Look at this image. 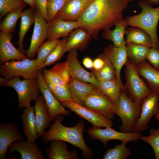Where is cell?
<instances>
[{
	"label": "cell",
	"mask_w": 159,
	"mask_h": 159,
	"mask_svg": "<svg viewBox=\"0 0 159 159\" xmlns=\"http://www.w3.org/2000/svg\"><path fill=\"white\" fill-rule=\"evenodd\" d=\"M128 0H91L77 20L95 40L99 32L110 29L123 19V13Z\"/></svg>",
	"instance_id": "cell-1"
},
{
	"label": "cell",
	"mask_w": 159,
	"mask_h": 159,
	"mask_svg": "<svg viewBox=\"0 0 159 159\" xmlns=\"http://www.w3.org/2000/svg\"><path fill=\"white\" fill-rule=\"evenodd\" d=\"M64 118L62 115L56 117L49 130L41 137L43 142L47 144L54 140L65 141L80 149L84 158H91L93 152L88 147L83 138V132L85 127L83 121L81 120L74 126L68 127L62 124Z\"/></svg>",
	"instance_id": "cell-2"
},
{
	"label": "cell",
	"mask_w": 159,
	"mask_h": 159,
	"mask_svg": "<svg viewBox=\"0 0 159 159\" xmlns=\"http://www.w3.org/2000/svg\"><path fill=\"white\" fill-rule=\"evenodd\" d=\"M151 2L141 0L139 2L138 6L142 11L139 14L126 17L125 19L129 26L140 28L146 32L150 36L152 47L159 49V41L157 28L159 21V6L153 8Z\"/></svg>",
	"instance_id": "cell-3"
},
{
	"label": "cell",
	"mask_w": 159,
	"mask_h": 159,
	"mask_svg": "<svg viewBox=\"0 0 159 159\" xmlns=\"http://www.w3.org/2000/svg\"><path fill=\"white\" fill-rule=\"evenodd\" d=\"M0 85L3 87H12L16 91L20 109L31 106V102L34 101L41 93L37 78L21 80L19 77L9 79L0 77Z\"/></svg>",
	"instance_id": "cell-4"
},
{
	"label": "cell",
	"mask_w": 159,
	"mask_h": 159,
	"mask_svg": "<svg viewBox=\"0 0 159 159\" xmlns=\"http://www.w3.org/2000/svg\"><path fill=\"white\" fill-rule=\"evenodd\" d=\"M141 110L140 105L132 102L127 96L125 88H122L119 99L112 108L114 114L121 120V124L119 127L121 132L128 133L134 132Z\"/></svg>",
	"instance_id": "cell-5"
},
{
	"label": "cell",
	"mask_w": 159,
	"mask_h": 159,
	"mask_svg": "<svg viewBox=\"0 0 159 159\" xmlns=\"http://www.w3.org/2000/svg\"><path fill=\"white\" fill-rule=\"evenodd\" d=\"M125 66L126 82L124 86L127 95L132 102L140 105L143 100L153 92L140 77L136 65L128 59Z\"/></svg>",
	"instance_id": "cell-6"
},
{
	"label": "cell",
	"mask_w": 159,
	"mask_h": 159,
	"mask_svg": "<svg viewBox=\"0 0 159 159\" xmlns=\"http://www.w3.org/2000/svg\"><path fill=\"white\" fill-rule=\"evenodd\" d=\"M38 70L36 59L27 57L21 60L8 61L0 65L1 76L7 79L20 76L26 79L37 78Z\"/></svg>",
	"instance_id": "cell-7"
},
{
	"label": "cell",
	"mask_w": 159,
	"mask_h": 159,
	"mask_svg": "<svg viewBox=\"0 0 159 159\" xmlns=\"http://www.w3.org/2000/svg\"><path fill=\"white\" fill-rule=\"evenodd\" d=\"M87 132L90 140H98L105 147H107L108 142L110 140H118L127 143L136 142L142 136L140 132L125 133L117 131L111 127L102 129L93 126L89 128Z\"/></svg>",
	"instance_id": "cell-8"
},
{
	"label": "cell",
	"mask_w": 159,
	"mask_h": 159,
	"mask_svg": "<svg viewBox=\"0 0 159 159\" xmlns=\"http://www.w3.org/2000/svg\"><path fill=\"white\" fill-rule=\"evenodd\" d=\"M63 107L69 109L79 117L90 122L93 127H111L113 122L103 115L95 112L72 100L60 102Z\"/></svg>",
	"instance_id": "cell-9"
},
{
	"label": "cell",
	"mask_w": 159,
	"mask_h": 159,
	"mask_svg": "<svg viewBox=\"0 0 159 159\" xmlns=\"http://www.w3.org/2000/svg\"><path fill=\"white\" fill-rule=\"evenodd\" d=\"M84 105L112 119L114 116L112 108L114 103L98 87H96L84 98Z\"/></svg>",
	"instance_id": "cell-10"
},
{
	"label": "cell",
	"mask_w": 159,
	"mask_h": 159,
	"mask_svg": "<svg viewBox=\"0 0 159 159\" xmlns=\"http://www.w3.org/2000/svg\"><path fill=\"white\" fill-rule=\"evenodd\" d=\"M141 112L135 124L134 132L145 131L151 119L159 112V94L153 93L145 98L140 105Z\"/></svg>",
	"instance_id": "cell-11"
},
{
	"label": "cell",
	"mask_w": 159,
	"mask_h": 159,
	"mask_svg": "<svg viewBox=\"0 0 159 159\" xmlns=\"http://www.w3.org/2000/svg\"><path fill=\"white\" fill-rule=\"evenodd\" d=\"M35 21L33 32L29 47L26 51L27 57L34 59L39 47L47 38L48 23L37 9L34 12Z\"/></svg>",
	"instance_id": "cell-12"
},
{
	"label": "cell",
	"mask_w": 159,
	"mask_h": 159,
	"mask_svg": "<svg viewBox=\"0 0 159 159\" xmlns=\"http://www.w3.org/2000/svg\"><path fill=\"white\" fill-rule=\"evenodd\" d=\"M41 70H38L37 79L41 93L44 97L47 107L50 120L54 121L56 117L60 115H69L70 112L64 108L49 89Z\"/></svg>",
	"instance_id": "cell-13"
},
{
	"label": "cell",
	"mask_w": 159,
	"mask_h": 159,
	"mask_svg": "<svg viewBox=\"0 0 159 159\" xmlns=\"http://www.w3.org/2000/svg\"><path fill=\"white\" fill-rule=\"evenodd\" d=\"M42 74L47 84L68 87L74 78L66 61L56 63L50 69H44Z\"/></svg>",
	"instance_id": "cell-14"
},
{
	"label": "cell",
	"mask_w": 159,
	"mask_h": 159,
	"mask_svg": "<svg viewBox=\"0 0 159 159\" xmlns=\"http://www.w3.org/2000/svg\"><path fill=\"white\" fill-rule=\"evenodd\" d=\"M24 138L16 124L13 122L0 124V159H4L8 150L13 142Z\"/></svg>",
	"instance_id": "cell-15"
},
{
	"label": "cell",
	"mask_w": 159,
	"mask_h": 159,
	"mask_svg": "<svg viewBox=\"0 0 159 159\" xmlns=\"http://www.w3.org/2000/svg\"><path fill=\"white\" fill-rule=\"evenodd\" d=\"M66 61L74 77L82 82L93 84L99 88V82L95 75L91 72L86 70L81 65L78 59L77 49L69 52Z\"/></svg>",
	"instance_id": "cell-16"
},
{
	"label": "cell",
	"mask_w": 159,
	"mask_h": 159,
	"mask_svg": "<svg viewBox=\"0 0 159 159\" xmlns=\"http://www.w3.org/2000/svg\"><path fill=\"white\" fill-rule=\"evenodd\" d=\"M48 23L47 40L67 37L73 30L80 27L77 21H67L55 17Z\"/></svg>",
	"instance_id": "cell-17"
},
{
	"label": "cell",
	"mask_w": 159,
	"mask_h": 159,
	"mask_svg": "<svg viewBox=\"0 0 159 159\" xmlns=\"http://www.w3.org/2000/svg\"><path fill=\"white\" fill-rule=\"evenodd\" d=\"M11 33L0 32V64L13 60H21L27 57L16 49L11 43Z\"/></svg>",
	"instance_id": "cell-18"
},
{
	"label": "cell",
	"mask_w": 159,
	"mask_h": 159,
	"mask_svg": "<svg viewBox=\"0 0 159 159\" xmlns=\"http://www.w3.org/2000/svg\"><path fill=\"white\" fill-rule=\"evenodd\" d=\"M126 44L119 47L110 44L105 48L103 52L115 69L117 80L123 87L124 86L121 79L120 73L122 68L125 65L128 59Z\"/></svg>",
	"instance_id": "cell-19"
},
{
	"label": "cell",
	"mask_w": 159,
	"mask_h": 159,
	"mask_svg": "<svg viewBox=\"0 0 159 159\" xmlns=\"http://www.w3.org/2000/svg\"><path fill=\"white\" fill-rule=\"evenodd\" d=\"M91 0H67L55 17L67 21H77Z\"/></svg>",
	"instance_id": "cell-20"
},
{
	"label": "cell",
	"mask_w": 159,
	"mask_h": 159,
	"mask_svg": "<svg viewBox=\"0 0 159 159\" xmlns=\"http://www.w3.org/2000/svg\"><path fill=\"white\" fill-rule=\"evenodd\" d=\"M8 150L10 153L18 152L21 155L20 159H45L42 152L35 142L25 140H17L11 144Z\"/></svg>",
	"instance_id": "cell-21"
},
{
	"label": "cell",
	"mask_w": 159,
	"mask_h": 159,
	"mask_svg": "<svg viewBox=\"0 0 159 159\" xmlns=\"http://www.w3.org/2000/svg\"><path fill=\"white\" fill-rule=\"evenodd\" d=\"M37 133L41 137L51 125L49 113L43 96L39 95L34 101V106Z\"/></svg>",
	"instance_id": "cell-22"
},
{
	"label": "cell",
	"mask_w": 159,
	"mask_h": 159,
	"mask_svg": "<svg viewBox=\"0 0 159 159\" xmlns=\"http://www.w3.org/2000/svg\"><path fill=\"white\" fill-rule=\"evenodd\" d=\"M67 142L54 140L50 141V147L45 152L48 159H79L78 152L75 150H69Z\"/></svg>",
	"instance_id": "cell-23"
},
{
	"label": "cell",
	"mask_w": 159,
	"mask_h": 159,
	"mask_svg": "<svg viewBox=\"0 0 159 159\" xmlns=\"http://www.w3.org/2000/svg\"><path fill=\"white\" fill-rule=\"evenodd\" d=\"M22 130L26 140L35 142L39 137L37 130V124L34 106L25 108L21 114Z\"/></svg>",
	"instance_id": "cell-24"
},
{
	"label": "cell",
	"mask_w": 159,
	"mask_h": 159,
	"mask_svg": "<svg viewBox=\"0 0 159 159\" xmlns=\"http://www.w3.org/2000/svg\"><path fill=\"white\" fill-rule=\"evenodd\" d=\"M136 66L139 75L145 80L152 92L159 94V70L146 60Z\"/></svg>",
	"instance_id": "cell-25"
},
{
	"label": "cell",
	"mask_w": 159,
	"mask_h": 159,
	"mask_svg": "<svg viewBox=\"0 0 159 159\" xmlns=\"http://www.w3.org/2000/svg\"><path fill=\"white\" fill-rule=\"evenodd\" d=\"M92 38L90 33L83 27H80L74 30L67 38L66 52L74 49L84 50Z\"/></svg>",
	"instance_id": "cell-26"
},
{
	"label": "cell",
	"mask_w": 159,
	"mask_h": 159,
	"mask_svg": "<svg viewBox=\"0 0 159 159\" xmlns=\"http://www.w3.org/2000/svg\"><path fill=\"white\" fill-rule=\"evenodd\" d=\"M96 87L93 84L82 82L74 77L69 86L72 100L83 105L84 98Z\"/></svg>",
	"instance_id": "cell-27"
},
{
	"label": "cell",
	"mask_w": 159,
	"mask_h": 159,
	"mask_svg": "<svg viewBox=\"0 0 159 159\" xmlns=\"http://www.w3.org/2000/svg\"><path fill=\"white\" fill-rule=\"evenodd\" d=\"M128 26V22L125 19H123L115 25L113 29H110L104 31L102 33V37L112 41L115 47H120L126 43L124 36Z\"/></svg>",
	"instance_id": "cell-28"
},
{
	"label": "cell",
	"mask_w": 159,
	"mask_h": 159,
	"mask_svg": "<svg viewBox=\"0 0 159 159\" xmlns=\"http://www.w3.org/2000/svg\"><path fill=\"white\" fill-rule=\"evenodd\" d=\"M33 9L31 7L24 10L20 17L21 21L18 32L19 39L17 43L18 45L17 49L24 54L26 53V51L23 45L24 38L30 26L35 21V14Z\"/></svg>",
	"instance_id": "cell-29"
},
{
	"label": "cell",
	"mask_w": 159,
	"mask_h": 159,
	"mask_svg": "<svg viewBox=\"0 0 159 159\" xmlns=\"http://www.w3.org/2000/svg\"><path fill=\"white\" fill-rule=\"evenodd\" d=\"M125 34L126 42L152 47L151 39L149 35L142 29L137 27L127 29Z\"/></svg>",
	"instance_id": "cell-30"
},
{
	"label": "cell",
	"mask_w": 159,
	"mask_h": 159,
	"mask_svg": "<svg viewBox=\"0 0 159 159\" xmlns=\"http://www.w3.org/2000/svg\"><path fill=\"white\" fill-rule=\"evenodd\" d=\"M127 58L136 65L146 60L150 48L147 46L126 42Z\"/></svg>",
	"instance_id": "cell-31"
},
{
	"label": "cell",
	"mask_w": 159,
	"mask_h": 159,
	"mask_svg": "<svg viewBox=\"0 0 159 159\" xmlns=\"http://www.w3.org/2000/svg\"><path fill=\"white\" fill-rule=\"evenodd\" d=\"M99 88L113 102L118 100L122 88H124L117 81L107 80L99 81Z\"/></svg>",
	"instance_id": "cell-32"
},
{
	"label": "cell",
	"mask_w": 159,
	"mask_h": 159,
	"mask_svg": "<svg viewBox=\"0 0 159 159\" xmlns=\"http://www.w3.org/2000/svg\"><path fill=\"white\" fill-rule=\"evenodd\" d=\"M23 8H19L10 11L1 22V31L5 33L13 32L15 30L17 22L23 11Z\"/></svg>",
	"instance_id": "cell-33"
},
{
	"label": "cell",
	"mask_w": 159,
	"mask_h": 159,
	"mask_svg": "<svg viewBox=\"0 0 159 159\" xmlns=\"http://www.w3.org/2000/svg\"><path fill=\"white\" fill-rule=\"evenodd\" d=\"M59 40V39H57L47 40L38 48L36 52L37 57L36 59L38 70H40L45 62L48 57L56 46Z\"/></svg>",
	"instance_id": "cell-34"
},
{
	"label": "cell",
	"mask_w": 159,
	"mask_h": 159,
	"mask_svg": "<svg viewBox=\"0 0 159 159\" xmlns=\"http://www.w3.org/2000/svg\"><path fill=\"white\" fill-rule=\"evenodd\" d=\"M127 143L122 142L114 148H109L102 157L103 159H126L131 155V150L126 146Z\"/></svg>",
	"instance_id": "cell-35"
},
{
	"label": "cell",
	"mask_w": 159,
	"mask_h": 159,
	"mask_svg": "<svg viewBox=\"0 0 159 159\" xmlns=\"http://www.w3.org/2000/svg\"><path fill=\"white\" fill-rule=\"evenodd\" d=\"M68 37L63 38L60 40L55 48L48 57L46 61L40 70L49 66L59 60L66 52V44Z\"/></svg>",
	"instance_id": "cell-36"
},
{
	"label": "cell",
	"mask_w": 159,
	"mask_h": 159,
	"mask_svg": "<svg viewBox=\"0 0 159 159\" xmlns=\"http://www.w3.org/2000/svg\"><path fill=\"white\" fill-rule=\"evenodd\" d=\"M106 57L105 64L101 69L91 72L99 81L117 80L115 69L111 62Z\"/></svg>",
	"instance_id": "cell-37"
},
{
	"label": "cell",
	"mask_w": 159,
	"mask_h": 159,
	"mask_svg": "<svg viewBox=\"0 0 159 159\" xmlns=\"http://www.w3.org/2000/svg\"><path fill=\"white\" fill-rule=\"evenodd\" d=\"M26 3L23 0H0V19L10 11L26 7Z\"/></svg>",
	"instance_id": "cell-38"
},
{
	"label": "cell",
	"mask_w": 159,
	"mask_h": 159,
	"mask_svg": "<svg viewBox=\"0 0 159 159\" xmlns=\"http://www.w3.org/2000/svg\"><path fill=\"white\" fill-rule=\"evenodd\" d=\"M140 140L150 145L154 152L155 158L159 159V128H152L148 135H142Z\"/></svg>",
	"instance_id": "cell-39"
},
{
	"label": "cell",
	"mask_w": 159,
	"mask_h": 159,
	"mask_svg": "<svg viewBox=\"0 0 159 159\" xmlns=\"http://www.w3.org/2000/svg\"><path fill=\"white\" fill-rule=\"evenodd\" d=\"M47 85L52 94L59 101L72 100L68 87L51 84Z\"/></svg>",
	"instance_id": "cell-40"
},
{
	"label": "cell",
	"mask_w": 159,
	"mask_h": 159,
	"mask_svg": "<svg viewBox=\"0 0 159 159\" xmlns=\"http://www.w3.org/2000/svg\"><path fill=\"white\" fill-rule=\"evenodd\" d=\"M67 0H47V21L50 22L62 8Z\"/></svg>",
	"instance_id": "cell-41"
},
{
	"label": "cell",
	"mask_w": 159,
	"mask_h": 159,
	"mask_svg": "<svg viewBox=\"0 0 159 159\" xmlns=\"http://www.w3.org/2000/svg\"><path fill=\"white\" fill-rule=\"evenodd\" d=\"M146 59L154 68L159 70V49L154 47L150 48Z\"/></svg>",
	"instance_id": "cell-42"
},
{
	"label": "cell",
	"mask_w": 159,
	"mask_h": 159,
	"mask_svg": "<svg viewBox=\"0 0 159 159\" xmlns=\"http://www.w3.org/2000/svg\"><path fill=\"white\" fill-rule=\"evenodd\" d=\"M106 57L104 52L102 53L93 61V70L98 71L101 69L104 66Z\"/></svg>",
	"instance_id": "cell-43"
},
{
	"label": "cell",
	"mask_w": 159,
	"mask_h": 159,
	"mask_svg": "<svg viewBox=\"0 0 159 159\" xmlns=\"http://www.w3.org/2000/svg\"><path fill=\"white\" fill-rule=\"evenodd\" d=\"M47 0H35L36 8L47 20Z\"/></svg>",
	"instance_id": "cell-44"
},
{
	"label": "cell",
	"mask_w": 159,
	"mask_h": 159,
	"mask_svg": "<svg viewBox=\"0 0 159 159\" xmlns=\"http://www.w3.org/2000/svg\"><path fill=\"white\" fill-rule=\"evenodd\" d=\"M83 64L88 69H93V61L90 58L86 57L83 60Z\"/></svg>",
	"instance_id": "cell-45"
},
{
	"label": "cell",
	"mask_w": 159,
	"mask_h": 159,
	"mask_svg": "<svg viewBox=\"0 0 159 159\" xmlns=\"http://www.w3.org/2000/svg\"><path fill=\"white\" fill-rule=\"evenodd\" d=\"M33 9L36 8L35 0H23Z\"/></svg>",
	"instance_id": "cell-46"
},
{
	"label": "cell",
	"mask_w": 159,
	"mask_h": 159,
	"mask_svg": "<svg viewBox=\"0 0 159 159\" xmlns=\"http://www.w3.org/2000/svg\"><path fill=\"white\" fill-rule=\"evenodd\" d=\"M130 2H132L134 0H128ZM151 2L154 4H159V0H150Z\"/></svg>",
	"instance_id": "cell-47"
},
{
	"label": "cell",
	"mask_w": 159,
	"mask_h": 159,
	"mask_svg": "<svg viewBox=\"0 0 159 159\" xmlns=\"http://www.w3.org/2000/svg\"><path fill=\"white\" fill-rule=\"evenodd\" d=\"M155 118L156 120L158 121H159V112L155 115Z\"/></svg>",
	"instance_id": "cell-48"
}]
</instances>
